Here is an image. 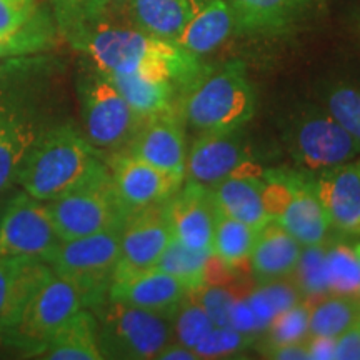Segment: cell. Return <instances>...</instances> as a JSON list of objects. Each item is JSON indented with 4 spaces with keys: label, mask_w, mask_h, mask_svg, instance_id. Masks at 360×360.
Segmentation results:
<instances>
[{
    "label": "cell",
    "mask_w": 360,
    "mask_h": 360,
    "mask_svg": "<svg viewBox=\"0 0 360 360\" xmlns=\"http://www.w3.org/2000/svg\"><path fill=\"white\" fill-rule=\"evenodd\" d=\"M310 304V302H309ZM360 299L328 294L310 304L309 335L337 337L359 319Z\"/></svg>",
    "instance_id": "31"
},
{
    "label": "cell",
    "mask_w": 360,
    "mask_h": 360,
    "mask_svg": "<svg viewBox=\"0 0 360 360\" xmlns=\"http://www.w3.org/2000/svg\"><path fill=\"white\" fill-rule=\"evenodd\" d=\"M354 252H355V255H357V259H359V262H360V242L354 247Z\"/></svg>",
    "instance_id": "48"
},
{
    "label": "cell",
    "mask_w": 360,
    "mask_h": 360,
    "mask_svg": "<svg viewBox=\"0 0 360 360\" xmlns=\"http://www.w3.org/2000/svg\"><path fill=\"white\" fill-rule=\"evenodd\" d=\"M109 169L74 120L64 119L51 127L29 152L17 175V186L42 202H51L84 186Z\"/></svg>",
    "instance_id": "3"
},
{
    "label": "cell",
    "mask_w": 360,
    "mask_h": 360,
    "mask_svg": "<svg viewBox=\"0 0 360 360\" xmlns=\"http://www.w3.org/2000/svg\"><path fill=\"white\" fill-rule=\"evenodd\" d=\"M58 27L45 8L34 17L29 24L13 34H0V62L11 58L40 56L52 51L57 44Z\"/></svg>",
    "instance_id": "28"
},
{
    "label": "cell",
    "mask_w": 360,
    "mask_h": 360,
    "mask_svg": "<svg viewBox=\"0 0 360 360\" xmlns=\"http://www.w3.org/2000/svg\"><path fill=\"white\" fill-rule=\"evenodd\" d=\"M304 245L276 220L262 227L249 257L252 276L259 283L290 277Z\"/></svg>",
    "instance_id": "21"
},
{
    "label": "cell",
    "mask_w": 360,
    "mask_h": 360,
    "mask_svg": "<svg viewBox=\"0 0 360 360\" xmlns=\"http://www.w3.org/2000/svg\"><path fill=\"white\" fill-rule=\"evenodd\" d=\"M337 360H360V326L355 322L352 327L335 337Z\"/></svg>",
    "instance_id": "43"
},
{
    "label": "cell",
    "mask_w": 360,
    "mask_h": 360,
    "mask_svg": "<svg viewBox=\"0 0 360 360\" xmlns=\"http://www.w3.org/2000/svg\"><path fill=\"white\" fill-rule=\"evenodd\" d=\"M142 119L157 114H182L186 89L165 75L146 74H105Z\"/></svg>",
    "instance_id": "20"
},
{
    "label": "cell",
    "mask_w": 360,
    "mask_h": 360,
    "mask_svg": "<svg viewBox=\"0 0 360 360\" xmlns=\"http://www.w3.org/2000/svg\"><path fill=\"white\" fill-rule=\"evenodd\" d=\"M309 315L310 304L300 302L285 312L277 314L265 328L264 349L272 345L287 344V342H300L309 337Z\"/></svg>",
    "instance_id": "37"
},
{
    "label": "cell",
    "mask_w": 360,
    "mask_h": 360,
    "mask_svg": "<svg viewBox=\"0 0 360 360\" xmlns=\"http://www.w3.org/2000/svg\"><path fill=\"white\" fill-rule=\"evenodd\" d=\"M314 179L330 229L360 233V157L317 170Z\"/></svg>",
    "instance_id": "17"
},
{
    "label": "cell",
    "mask_w": 360,
    "mask_h": 360,
    "mask_svg": "<svg viewBox=\"0 0 360 360\" xmlns=\"http://www.w3.org/2000/svg\"><path fill=\"white\" fill-rule=\"evenodd\" d=\"M57 74L42 53L0 64V195L15 186L39 139L64 120L57 109Z\"/></svg>",
    "instance_id": "1"
},
{
    "label": "cell",
    "mask_w": 360,
    "mask_h": 360,
    "mask_svg": "<svg viewBox=\"0 0 360 360\" xmlns=\"http://www.w3.org/2000/svg\"><path fill=\"white\" fill-rule=\"evenodd\" d=\"M304 247L321 245L330 231L326 209L319 199L314 175L294 172L292 193L283 212L276 220Z\"/></svg>",
    "instance_id": "18"
},
{
    "label": "cell",
    "mask_w": 360,
    "mask_h": 360,
    "mask_svg": "<svg viewBox=\"0 0 360 360\" xmlns=\"http://www.w3.org/2000/svg\"><path fill=\"white\" fill-rule=\"evenodd\" d=\"M254 344V335L238 332L232 327L214 326L212 330L193 347L199 359L231 357L233 354L244 352Z\"/></svg>",
    "instance_id": "38"
},
{
    "label": "cell",
    "mask_w": 360,
    "mask_h": 360,
    "mask_svg": "<svg viewBox=\"0 0 360 360\" xmlns=\"http://www.w3.org/2000/svg\"><path fill=\"white\" fill-rule=\"evenodd\" d=\"M39 0H0V34H13L40 12Z\"/></svg>",
    "instance_id": "40"
},
{
    "label": "cell",
    "mask_w": 360,
    "mask_h": 360,
    "mask_svg": "<svg viewBox=\"0 0 360 360\" xmlns=\"http://www.w3.org/2000/svg\"><path fill=\"white\" fill-rule=\"evenodd\" d=\"M47 202L22 191L0 210V257L47 264L60 244Z\"/></svg>",
    "instance_id": "11"
},
{
    "label": "cell",
    "mask_w": 360,
    "mask_h": 360,
    "mask_svg": "<svg viewBox=\"0 0 360 360\" xmlns=\"http://www.w3.org/2000/svg\"><path fill=\"white\" fill-rule=\"evenodd\" d=\"M51 4L58 32L65 39L109 13V0H51Z\"/></svg>",
    "instance_id": "35"
},
{
    "label": "cell",
    "mask_w": 360,
    "mask_h": 360,
    "mask_svg": "<svg viewBox=\"0 0 360 360\" xmlns=\"http://www.w3.org/2000/svg\"><path fill=\"white\" fill-rule=\"evenodd\" d=\"M157 360H199L193 349L186 347V345L179 344V342L170 340L159 350L155 355Z\"/></svg>",
    "instance_id": "46"
},
{
    "label": "cell",
    "mask_w": 360,
    "mask_h": 360,
    "mask_svg": "<svg viewBox=\"0 0 360 360\" xmlns=\"http://www.w3.org/2000/svg\"><path fill=\"white\" fill-rule=\"evenodd\" d=\"M259 289L270 300V304L274 305L277 314L285 312L287 309L304 302V297L300 294L299 287L295 285V282L292 281V277H283L277 278V281L260 283Z\"/></svg>",
    "instance_id": "41"
},
{
    "label": "cell",
    "mask_w": 360,
    "mask_h": 360,
    "mask_svg": "<svg viewBox=\"0 0 360 360\" xmlns=\"http://www.w3.org/2000/svg\"><path fill=\"white\" fill-rule=\"evenodd\" d=\"M192 294L197 297L202 307L207 310V314L212 319L215 326L229 327L232 305L237 299L231 290L224 289L220 285H209V283H205L200 290L192 292Z\"/></svg>",
    "instance_id": "39"
},
{
    "label": "cell",
    "mask_w": 360,
    "mask_h": 360,
    "mask_svg": "<svg viewBox=\"0 0 360 360\" xmlns=\"http://www.w3.org/2000/svg\"><path fill=\"white\" fill-rule=\"evenodd\" d=\"M264 354L267 359L274 360H309L307 342H287V344L265 347Z\"/></svg>",
    "instance_id": "44"
},
{
    "label": "cell",
    "mask_w": 360,
    "mask_h": 360,
    "mask_svg": "<svg viewBox=\"0 0 360 360\" xmlns=\"http://www.w3.org/2000/svg\"><path fill=\"white\" fill-rule=\"evenodd\" d=\"M67 40L103 74L146 72L165 75L186 89V94L209 69L200 57L184 51L175 42L148 35L132 24L112 22L109 13L82 27Z\"/></svg>",
    "instance_id": "2"
},
{
    "label": "cell",
    "mask_w": 360,
    "mask_h": 360,
    "mask_svg": "<svg viewBox=\"0 0 360 360\" xmlns=\"http://www.w3.org/2000/svg\"><path fill=\"white\" fill-rule=\"evenodd\" d=\"M357 322H359V326H360V304H359V319H357Z\"/></svg>",
    "instance_id": "49"
},
{
    "label": "cell",
    "mask_w": 360,
    "mask_h": 360,
    "mask_svg": "<svg viewBox=\"0 0 360 360\" xmlns=\"http://www.w3.org/2000/svg\"><path fill=\"white\" fill-rule=\"evenodd\" d=\"M236 19L237 32L277 34L295 24L305 0H225Z\"/></svg>",
    "instance_id": "27"
},
{
    "label": "cell",
    "mask_w": 360,
    "mask_h": 360,
    "mask_svg": "<svg viewBox=\"0 0 360 360\" xmlns=\"http://www.w3.org/2000/svg\"><path fill=\"white\" fill-rule=\"evenodd\" d=\"M290 277L299 287L305 302H310V300L315 302V300L330 294L326 264V245L304 247Z\"/></svg>",
    "instance_id": "32"
},
{
    "label": "cell",
    "mask_w": 360,
    "mask_h": 360,
    "mask_svg": "<svg viewBox=\"0 0 360 360\" xmlns=\"http://www.w3.org/2000/svg\"><path fill=\"white\" fill-rule=\"evenodd\" d=\"M162 209L174 238L191 249L212 252L217 204L209 187L184 180Z\"/></svg>",
    "instance_id": "16"
},
{
    "label": "cell",
    "mask_w": 360,
    "mask_h": 360,
    "mask_svg": "<svg viewBox=\"0 0 360 360\" xmlns=\"http://www.w3.org/2000/svg\"><path fill=\"white\" fill-rule=\"evenodd\" d=\"M191 290L177 278L157 269L114 281L109 299L170 317Z\"/></svg>",
    "instance_id": "19"
},
{
    "label": "cell",
    "mask_w": 360,
    "mask_h": 360,
    "mask_svg": "<svg viewBox=\"0 0 360 360\" xmlns=\"http://www.w3.org/2000/svg\"><path fill=\"white\" fill-rule=\"evenodd\" d=\"M283 141L292 159L307 172L334 167L360 157V143L319 105H305L290 117Z\"/></svg>",
    "instance_id": "10"
},
{
    "label": "cell",
    "mask_w": 360,
    "mask_h": 360,
    "mask_svg": "<svg viewBox=\"0 0 360 360\" xmlns=\"http://www.w3.org/2000/svg\"><path fill=\"white\" fill-rule=\"evenodd\" d=\"M255 114V94L242 62L207 69L187 90L182 117L197 134L244 129Z\"/></svg>",
    "instance_id": "4"
},
{
    "label": "cell",
    "mask_w": 360,
    "mask_h": 360,
    "mask_svg": "<svg viewBox=\"0 0 360 360\" xmlns=\"http://www.w3.org/2000/svg\"><path fill=\"white\" fill-rule=\"evenodd\" d=\"M170 238L172 232L162 205L134 210L120 231V255L114 281L154 269Z\"/></svg>",
    "instance_id": "13"
},
{
    "label": "cell",
    "mask_w": 360,
    "mask_h": 360,
    "mask_svg": "<svg viewBox=\"0 0 360 360\" xmlns=\"http://www.w3.org/2000/svg\"><path fill=\"white\" fill-rule=\"evenodd\" d=\"M184 124L182 114L146 117L127 147L120 152H127L174 177L186 180L187 146Z\"/></svg>",
    "instance_id": "15"
},
{
    "label": "cell",
    "mask_w": 360,
    "mask_h": 360,
    "mask_svg": "<svg viewBox=\"0 0 360 360\" xmlns=\"http://www.w3.org/2000/svg\"><path fill=\"white\" fill-rule=\"evenodd\" d=\"M326 109L360 143V87L335 84L323 96Z\"/></svg>",
    "instance_id": "36"
},
{
    "label": "cell",
    "mask_w": 360,
    "mask_h": 360,
    "mask_svg": "<svg viewBox=\"0 0 360 360\" xmlns=\"http://www.w3.org/2000/svg\"><path fill=\"white\" fill-rule=\"evenodd\" d=\"M49 274L45 262L0 257V330L17 321L27 299Z\"/></svg>",
    "instance_id": "25"
},
{
    "label": "cell",
    "mask_w": 360,
    "mask_h": 360,
    "mask_svg": "<svg viewBox=\"0 0 360 360\" xmlns=\"http://www.w3.org/2000/svg\"><path fill=\"white\" fill-rule=\"evenodd\" d=\"M34 359L102 360L96 314L90 309H80L53 332Z\"/></svg>",
    "instance_id": "24"
},
{
    "label": "cell",
    "mask_w": 360,
    "mask_h": 360,
    "mask_svg": "<svg viewBox=\"0 0 360 360\" xmlns=\"http://www.w3.org/2000/svg\"><path fill=\"white\" fill-rule=\"evenodd\" d=\"M238 174H262L250 159L242 129L199 134L187 152L186 180L212 187Z\"/></svg>",
    "instance_id": "12"
},
{
    "label": "cell",
    "mask_w": 360,
    "mask_h": 360,
    "mask_svg": "<svg viewBox=\"0 0 360 360\" xmlns=\"http://www.w3.org/2000/svg\"><path fill=\"white\" fill-rule=\"evenodd\" d=\"M207 0H130L129 22L142 32L174 42Z\"/></svg>",
    "instance_id": "23"
},
{
    "label": "cell",
    "mask_w": 360,
    "mask_h": 360,
    "mask_svg": "<svg viewBox=\"0 0 360 360\" xmlns=\"http://www.w3.org/2000/svg\"><path fill=\"white\" fill-rule=\"evenodd\" d=\"M82 132L103 155L124 150L141 124L114 82L90 64L77 77Z\"/></svg>",
    "instance_id": "6"
},
{
    "label": "cell",
    "mask_w": 360,
    "mask_h": 360,
    "mask_svg": "<svg viewBox=\"0 0 360 360\" xmlns=\"http://www.w3.org/2000/svg\"><path fill=\"white\" fill-rule=\"evenodd\" d=\"M98 326L103 359L147 360L172 340L170 319L134 305L107 299L92 309Z\"/></svg>",
    "instance_id": "7"
},
{
    "label": "cell",
    "mask_w": 360,
    "mask_h": 360,
    "mask_svg": "<svg viewBox=\"0 0 360 360\" xmlns=\"http://www.w3.org/2000/svg\"><path fill=\"white\" fill-rule=\"evenodd\" d=\"M262 174L231 175L209 187L222 212L250 225L255 231H260L272 220L264 205Z\"/></svg>",
    "instance_id": "22"
},
{
    "label": "cell",
    "mask_w": 360,
    "mask_h": 360,
    "mask_svg": "<svg viewBox=\"0 0 360 360\" xmlns=\"http://www.w3.org/2000/svg\"><path fill=\"white\" fill-rule=\"evenodd\" d=\"M105 162L115 191L130 212L162 205L184 184V179L174 177L127 152L105 155Z\"/></svg>",
    "instance_id": "14"
},
{
    "label": "cell",
    "mask_w": 360,
    "mask_h": 360,
    "mask_svg": "<svg viewBox=\"0 0 360 360\" xmlns=\"http://www.w3.org/2000/svg\"><path fill=\"white\" fill-rule=\"evenodd\" d=\"M229 327L249 335H254L255 332L265 330V326L259 321V317L252 310L247 299H236L231 310V323H229Z\"/></svg>",
    "instance_id": "42"
},
{
    "label": "cell",
    "mask_w": 360,
    "mask_h": 360,
    "mask_svg": "<svg viewBox=\"0 0 360 360\" xmlns=\"http://www.w3.org/2000/svg\"><path fill=\"white\" fill-rule=\"evenodd\" d=\"M232 32H236V19L229 4L225 0H207L174 42L202 57L220 47Z\"/></svg>",
    "instance_id": "26"
},
{
    "label": "cell",
    "mask_w": 360,
    "mask_h": 360,
    "mask_svg": "<svg viewBox=\"0 0 360 360\" xmlns=\"http://www.w3.org/2000/svg\"><path fill=\"white\" fill-rule=\"evenodd\" d=\"M130 0H109V13H127Z\"/></svg>",
    "instance_id": "47"
},
{
    "label": "cell",
    "mask_w": 360,
    "mask_h": 360,
    "mask_svg": "<svg viewBox=\"0 0 360 360\" xmlns=\"http://www.w3.org/2000/svg\"><path fill=\"white\" fill-rule=\"evenodd\" d=\"M169 319L172 327V340L191 349L195 347L215 326L192 292Z\"/></svg>",
    "instance_id": "34"
},
{
    "label": "cell",
    "mask_w": 360,
    "mask_h": 360,
    "mask_svg": "<svg viewBox=\"0 0 360 360\" xmlns=\"http://www.w3.org/2000/svg\"><path fill=\"white\" fill-rule=\"evenodd\" d=\"M257 233L259 231L222 212L217 205L212 254L229 269H236L249 260Z\"/></svg>",
    "instance_id": "29"
},
{
    "label": "cell",
    "mask_w": 360,
    "mask_h": 360,
    "mask_svg": "<svg viewBox=\"0 0 360 360\" xmlns=\"http://www.w3.org/2000/svg\"><path fill=\"white\" fill-rule=\"evenodd\" d=\"M120 231L62 240L47 265L80 292L85 309H96L109 299L120 255Z\"/></svg>",
    "instance_id": "8"
},
{
    "label": "cell",
    "mask_w": 360,
    "mask_h": 360,
    "mask_svg": "<svg viewBox=\"0 0 360 360\" xmlns=\"http://www.w3.org/2000/svg\"><path fill=\"white\" fill-rule=\"evenodd\" d=\"M85 309L80 292L52 272L35 287L17 317V321L0 330V345L34 359L58 327L74 314Z\"/></svg>",
    "instance_id": "5"
},
{
    "label": "cell",
    "mask_w": 360,
    "mask_h": 360,
    "mask_svg": "<svg viewBox=\"0 0 360 360\" xmlns=\"http://www.w3.org/2000/svg\"><path fill=\"white\" fill-rule=\"evenodd\" d=\"M307 350L310 360H334L335 359V337L309 335Z\"/></svg>",
    "instance_id": "45"
},
{
    "label": "cell",
    "mask_w": 360,
    "mask_h": 360,
    "mask_svg": "<svg viewBox=\"0 0 360 360\" xmlns=\"http://www.w3.org/2000/svg\"><path fill=\"white\" fill-rule=\"evenodd\" d=\"M210 255V250L191 249L172 237L154 269L175 277L191 292H197L205 285V272Z\"/></svg>",
    "instance_id": "30"
},
{
    "label": "cell",
    "mask_w": 360,
    "mask_h": 360,
    "mask_svg": "<svg viewBox=\"0 0 360 360\" xmlns=\"http://www.w3.org/2000/svg\"><path fill=\"white\" fill-rule=\"evenodd\" d=\"M47 209L60 240L119 231L132 214L120 200L109 169L65 195L47 202Z\"/></svg>",
    "instance_id": "9"
},
{
    "label": "cell",
    "mask_w": 360,
    "mask_h": 360,
    "mask_svg": "<svg viewBox=\"0 0 360 360\" xmlns=\"http://www.w3.org/2000/svg\"><path fill=\"white\" fill-rule=\"evenodd\" d=\"M326 264L330 294L360 299V262L352 247L340 242L326 247Z\"/></svg>",
    "instance_id": "33"
}]
</instances>
